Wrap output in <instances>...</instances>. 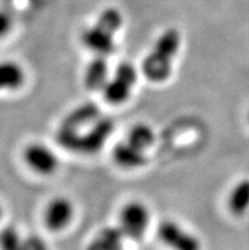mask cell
Segmentation results:
<instances>
[{
	"instance_id": "6da1fadb",
	"label": "cell",
	"mask_w": 249,
	"mask_h": 250,
	"mask_svg": "<svg viewBox=\"0 0 249 250\" xmlns=\"http://www.w3.org/2000/svg\"><path fill=\"white\" fill-rule=\"evenodd\" d=\"M181 47L180 32L174 28L164 31L157 38L152 51L142 61L141 70L146 79L153 83H163L169 79L173 60Z\"/></svg>"
},
{
	"instance_id": "7a4b0ae2",
	"label": "cell",
	"mask_w": 249,
	"mask_h": 250,
	"mask_svg": "<svg viewBox=\"0 0 249 250\" xmlns=\"http://www.w3.org/2000/svg\"><path fill=\"white\" fill-rule=\"evenodd\" d=\"M114 128V122L110 117H101L87 130L75 131L60 126L56 132L57 143L64 149L79 154H94L107 143Z\"/></svg>"
},
{
	"instance_id": "3957f363",
	"label": "cell",
	"mask_w": 249,
	"mask_h": 250,
	"mask_svg": "<svg viewBox=\"0 0 249 250\" xmlns=\"http://www.w3.org/2000/svg\"><path fill=\"white\" fill-rule=\"evenodd\" d=\"M136 82L137 73L135 66L130 62H121L102 90L104 99L111 104H122L130 98Z\"/></svg>"
},
{
	"instance_id": "277c9868",
	"label": "cell",
	"mask_w": 249,
	"mask_h": 250,
	"mask_svg": "<svg viewBox=\"0 0 249 250\" xmlns=\"http://www.w3.org/2000/svg\"><path fill=\"white\" fill-rule=\"evenodd\" d=\"M150 224V212L141 202H129L120 213V226L125 238L139 240L145 235Z\"/></svg>"
},
{
	"instance_id": "5b68a950",
	"label": "cell",
	"mask_w": 249,
	"mask_h": 250,
	"mask_svg": "<svg viewBox=\"0 0 249 250\" xmlns=\"http://www.w3.org/2000/svg\"><path fill=\"white\" fill-rule=\"evenodd\" d=\"M158 236L172 250H201L199 238L172 220H165L159 225Z\"/></svg>"
},
{
	"instance_id": "8992f818",
	"label": "cell",
	"mask_w": 249,
	"mask_h": 250,
	"mask_svg": "<svg viewBox=\"0 0 249 250\" xmlns=\"http://www.w3.org/2000/svg\"><path fill=\"white\" fill-rule=\"evenodd\" d=\"M117 32L97 21L94 25L85 29L82 35V42L88 50L97 56L107 57L116 50L114 35Z\"/></svg>"
},
{
	"instance_id": "52a82bcc",
	"label": "cell",
	"mask_w": 249,
	"mask_h": 250,
	"mask_svg": "<svg viewBox=\"0 0 249 250\" xmlns=\"http://www.w3.org/2000/svg\"><path fill=\"white\" fill-rule=\"evenodd\" d=\"M23 159L32 170L42 175H50L55 173L59 165L56 154L48 146L40 143H33L25 146Z\"/></svg>"
},
{
	"instance_id": "ba28073f",
	"label": "cell",
	"mask_w": 249,
	"mask_h": 250,
	"mask_svg": "<svg viewBox=\"0 0 249 250\" xmlns=\"http://www.w3.org/2000/svg\"><path fill=\"white\" fill-rule=\"evenodd\" d=\"M74 216L73 203L64 197L54 198L46 206L44 222L51 231H61L67 229Z\"/></svg>"
},
{
	"instance_id": "9c48e42d",
	"label": "cell",
	"mask_w": 249,
	"mask_h": 250,
	"mask_svg": "<svg viewBox=\"0 0 249 250\" xmlns=\"http://www.w3.org/2000/svg\"><path fill=\"white\" fill-rule=\"evenodd\" d=\"M99 108L94 103H84V104L76 107L75 109L68 114L65 120L63 121L61 126L71 128V130L80 131L97 122L101 118Z\"/></svg>"
},
{
	"instance_id": "30bf717a",
	"label": "cell",
	"mask_w": 249,
	"mask_h": 250,
	"mask_svg": "<svg viewBox=\"0 0 249 250\" xmlns=\"http://www.w3.org/2000/svg\"><path fill=\"white\" fill-rule=\"evenodd\" d=\"M112 156L114 163L125 169L140 168L146 164L145 151L131 145L129 141L117 144L112 151Z\"/></svg>"
},
{
	"instance_id": "8fae6325",
	"label": "cell",
	"mask_w": 249,
	"mask_h": 250,
	"mask_svg": "<svg viewBox=\"0 0 249 250\" xmlns=\"http://www.w3.org/2000/svg\"><path fill=\"white\" fill-rule=\"evenodd\" d=\"M25 83V71L13 60L0 61V92H14Z\"/></svg>"
},
{
	"instance_id": "7c38bea8",
	"label": "cell",
	"mask_w": 249,
	"mask_h": 250,
	"mask_svg": "<svg viewBox=\"0 0 249 250\" xmlns=\"http://www.w3.org/2000/svg\"><path fill=\"white\" fill-rule=\"evenodd\" d=\"M110 80L107 59L104 56H97L85 69L84 84L89 90H103Z\"/></svg>"
},
{
	"instance_id": "4fadbf2b",
	"label": "cell",
	"mask_w": 249,
	"mask_h": 250,
	"mask_svg": "<svg viewBox=\"0 0 249 250\" xmlns=\"http://www.w3.org/2000/svg\"><path fill=\"white\" fill-rule=\"evenodd\" d=\"M123 239L120 228H106L95 235L87 250H122Z\"/></svg>"
},
{
	"instance_id": "5bb4252c",
	"label": "cell",
	"mask_w": 249,
	"mask_h": 250,
	"mask_svg": "<svg viewBox=\"0 0 249 250\" xmlns=\"http://www.w3.org/2000/svg\"><path fill=\"white\" fill-rule=\"evenodd\" d=\"M229 209L235 216H243L249 208V179L235 184L229 196Z\"/></svg>"
},
{
	"instance_id": "9a60e30c",
	"label": "cell",
	"mask_w": 249,
	"mask_h": 250,
	"mask_svg": "<svg viewBox=\"0 0 249 250\" xmlns=\"http://www.w3.org/2000/svg\"><path fill=\"white\" fill-rule=\"evenodd\" d=\"M154 139L155 136L152 127L145 124L135 125L129 132V135H127V141L131 145L136 146V147H139L144 151L153 145Z\"/></svg>"
},
{
	"instance_id": "2e32d148",
	"label": "cell",
	"mask_w": 249,
	"mask_h": 250,
	"mask_svg": "<svg viewBox=\"0 0 249 250\" xmlns=\"http://www.w3.org/2000/svg\"><path fill=\"white\" fill-rule=\"evenodd\" d=\"M24 236L13 226H6L0 231V250H23Z\"/></svg>"
},
{
	"instance_id": "e0dca14e",
	"label": "cell",
	"mask_w": 249,
	"mask_h": 250,
	"mask_svg": "<svg viewBox=\"0 0 249 250\" xmlns=\"http://www.w3.org/2000/svg\"><path fill=\"white\" fill-rule=\"evenodd\" d=\"M23 250H50L47 243L38 235H27L23 241Z\"/></svg>"
},
{
	"instance_id": "ac0fdd59",
	"label": "cell",
	"mask_w": 249,
	"mask_h": 250,
	"mask_svg": "<svg viewBox=\"0 0 249 250\" xmlns=\"http://www.w3.org/2000/svg\"><path fill=\"white\" fill-rule=\"evenodd\" d=\"M13 27V21L5 12L0 10V38L5 37Z\"/></svg>"
},
{
	"instance_id": "d6986e66",
	"label": "cell",
	"mask_w": 249,
	"mask_h": 250,
	"mask_svg": "<svg viewBox=\"0 0 249 250\" xmlns=\"http://www.w3.org/2000/svg\"><path fill=\"white\" fill-rule=\"evenodd\" d=\"M3 213H4L3 207H1V205H0V219H1V217H3Z\"/></svg>"
}]
</instances>
